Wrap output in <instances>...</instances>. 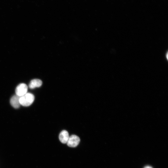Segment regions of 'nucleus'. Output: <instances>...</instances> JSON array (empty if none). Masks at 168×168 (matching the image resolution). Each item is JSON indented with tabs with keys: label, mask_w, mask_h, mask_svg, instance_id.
I'll return each mask as SVG.
<instances>
[{
	"label": "nucleus",
	"mask_w": 168,
	"mask_h": 168,
	"mask_svg": "<svg viewBox=\"0 0 168 168\" xmlns=\"http://www.w3.org/2000/svg\"><path fill=\"white\" fill-rule=\"evenodd\" d=\"M42 83V81L39 79H34L31 80L29 83V87L30 89L40 87Z\"/></svg>",
	"instance_id": "423d86ee"
},
{
	"label": "nucleus",
	"mask_w": 168,
	"mask_h": 168,
	"mask_svg": "<svg viewBox=\"0 0 168 168\" xmlns=\"http://www.w3.org/2000/svg\"><path fill=\"white\" fill-rule=\"evenodd\" d=\"M80 141V139L78 136L75 135H72L69 137L67 143L68 146L74 147L78 145Z\"/></svg>",
	"instance_id": "7ed1b4c3"
},
{
	"label": "nucleus",
	"mask_w": 168,
	"mask_h": 168,
	"mask_svg": "<svg viewBox=\"0 0 168 168\" xmlns=\"http://www.w3.org/2000/svg\"><path fill=\"white\" fill-rule=\"evenodd\" d=\"M20 96L15 95L13 96L10 100V103L12 106L15 108H19L21 105L19 99Z\"/></svg>",
	"instance_id": "20e7f679"
},
{
	"label": "nucleus",
	"mask_w": 168,
	"mask_h": 168,
	"mask_svg": "<svg viewBox=\"0 0 168 168\" xmlns=\"http://www.w3.org/2000/svg\"><path fill=\"white\" fill-rule=\"evenodd\" d=\"M28 90V86L27 85L24 83H20L16 87L15 92L16 95L19 96H22L26 93Z\"/></svg>",
	"instance_id": "f03ea898"
},
{
	"label": "nucleus",
	"mask_w": 168,
	"mask_h": 168,
	"mask_svg": "<svg viewBox=\"0 0 168 168\" xmlns=\"http://www.w3.org/2000/svg\"><path fill=\"white\" fill-rule=\"evenodd\" d=\"M144 168H152V167L150 166H145Z\"/></svg>",
	"instance_id": "0eeeda50"
},
{
	"label": "nucleus",
	"mask_w": 168,
	"mask_h": 168,
	"mask_svg": "<svg viewBox=\"0 0 168 168\" xmlns=\"http://www.w3.org/2000/svg\"><path fill=\"white\" fill-rule=\"evenodd\" d=\"M68 132L65 130L62 131L59 134V138L63 143H67L69 138Z\"/></svg>",
	"instance_id": "39448f33"
},
{
	"label": "nucleus",
	"mask_w": 168,
	"mask_h": 168,
	"mask_svg": "<svg viewBox=\"0 0 168 168\" xmlns=\"http://www.w3.org/2000/svg\"><path fill=\"white\" fill-rule=\"evenodd\" d=\"M34 99L35 97L33 94L30 93H26L20 97L19 102L21 105L24 106H28L33 103Z\"/></svg>",
	"instance_id": "f257e3e1"
}]
</instances>
